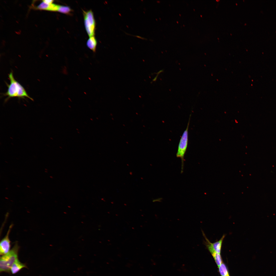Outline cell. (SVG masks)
<instances>
[{
    "label": "cell",
    "mask_w": 276,
    "mask_h": 276,
    "mask_svg": "<svg viewBox=\"0 0 276 276\" xmlns=\"http://www.w3.org/2000/svg\"><path fill=\"white\" fill-rule=\"evenodd\" d=\"M8 76L10 83L9 84H6L7 90L4 94V96L7 97L5 100V101L9 98L14 97L22 98L27 97L33 100V99L29 96L23 86L15 79L13 72H11L9 74Z\"/></svg>",
    "instance_id": "6da1fadb"
},
{
    "label": "cell",
    "mask_w": 276,
    "mask_h": 276,
    "mask_svg": "<svg viewBox=\"0 0 276 276\" xmlns=\"http://www.w3.org/2000/svg\"><path fill=\"white\" fill-rule=\"evenodd\" d=\"M19 247L16 243L10 251L7 254L2 256L0 259V272H9L12 266L18 258Z\"/></svg>",
    "instance_id": "7a4b0ae2"
},
{
    "label": "cell",
    "mask_w": 276,
    "mask_h": 276,
    "mask_svg": "<svg viewBox=\"0 0 276 276\" xmlns=\"http://www.w3.org/2000/svg\"><path fill=\"white\" fill-rule=\"evenodd\" d=\"M191 116L190 114L187 128L183 133L180 139L176 154L177 157L180 158L181 159V173L183 172L184 163L185 161V155L187 150L188 144V130Z\"/></svg>",
    "instance_id": "3957f363"
},
{
    "label": "cell",
    "mask_w": 276,
    "mask_h": 276,
    "mask_svg": "<svg viewBox=\"0 0 276 276\" xmlns=\"http://www.w3.org/2000/svg\"><path fill=\"white\" fill-rule=\"evenodd\" d=\"M84 23L86 31L89 37L95 34V22L94 14L91 10L83 11Z\"/></svg>",
    "instance_id": "277c9868"
},
{
    "label": "cell",
    "mask_w": 276,
    "mask_h": 276,
    "mask_svg": "<svg viewBox=\"0 0 276 276\" xmlns=\"http://www.w3.org/2000/svg\"><path fill=\"white\" fill-rule=\"evenodd\" d=\"M203 235L205 240L204 241V245L208 248L209 251L212 253L215 252L220 254L221 247L223 240L225 237V235H223L221 238L218 241L214 243H212L207 238L204 232L202 230Z\"/></svg>",
    "instance_id": "5b68a950"
},
{
    "label": "cell",
    "mask_w": 276,
    "mask_h": 276,
    "mask_svg": "<svg viewBox=\"0 0 276 276\" xmlns=\"http://www.w3.org/2000/svg\"><path fill=\"white\" fill-rule=\"evenodd\" d=\"M12 225L9 226L5 236L1 240L0 244V254L2 256L7 254L10 250V241L9 235Z\"/></svg>",
    "instance_id": "8992f818"
},
{
    "label": "cell",
    "mask_w": 276,
    "mask_h": 276,
    "mask_svg": "<svg viewBox=\"0 0 276 276\" xmlns=\"http://www.w3.org/2000/svg\"><path fill=\"white\" fill-rule=\"evenodd\" d=\"M24 268H27L26 265L20 262L17 258L12 266L10 271L13 274H15Z\"/></svg>",
    "instance_id": "52a82bcc"
},
{
    "label": "cell",
    "mask_w": 276,
    "mask_h": 276,
    "mask_svg": "<svg viewBox=\"0 0 276 276\" xmlns=\"http://www.w3.org/2000/svg\"><path fill=\"white\" fill-rule=\"evenodd\" d=\"M87 45L88 48L93 52L96 51L97 44V40L94 36L89 37L87 42Z\"/></svg>",
    "instance_id": "ba28073f"
},
{
    "label": "cell",
    "mask_w": 276,
    "mask_h": 276,
    "mask_svg": "<svg viewBox=\"0 0 276 276\" xmlns=\"http://www.w3.org/2000/svg\"><path fill=\"white\" fill-rule=\"evenodd\" d=\"M218 268L221 276H229L227 268L224 263H222Z\"/></svg>",
    "instance_id": "9c48e42d"
},
{
    "label": "cell",
    "mask_w": 276,
    "mask_h": 276,
    "mask_svg": "<svg viewBox=\"0 0 276 276\" xmlns=\"http://www.w3.org/2000/svg\"><path fill=\"white\" fill-rule=\"evenodd\" d=\"M57 11L63 13L69 14L71 12L72 10L68 6L59 5Z\"/></svg>",
    "instance_id": "30bf717a"
},
{
    "label": "cell",
    "mask_w": 276,
    "mask_h": 276,
    "mask_svg": "<svg viewBox=\"0 0 276 276\" xmlns=\"http://www.w3.org/2000/svg\"><path fill=\"white\" fill-rule=\"evenodd\" d=\"M211 254L218 266L219 267L222 263V260L220 254L215 252H213Z\"/></svg>",
    "instance_id": "8fae6325"
},
{
    "label": "cell",
    "mask_w": 276,
    "mask_h": 276,
    "mask_svg": "<svg viewBox=\"0 0 276 276\" xmlns=\"http://www.w3.org/2000/svg\"><path fill=\"white\" fill-rule=\"evenodd\" d=\"M50 4H47L42 1L36 7V8L37 9L48 10Z\"/></svg>",
    "instance_id": "7c38bea8"
},
{
    "label": "cell",
    "mask_w": 276,
    "mask_h": 276,
    "mask_svg": "<svg viewBox=\"0 0 276 276\" xmlns=\"http://www.w3.org/2000/svg\"><path fill=\"white\" fill-rule=\"evenodd\" d=\"M45 3L49 4L52 3L53 1L52 0H44L42 1Z\"/></svg>",
    "instance_id": "4fadbf2b"
}]
</instances>
